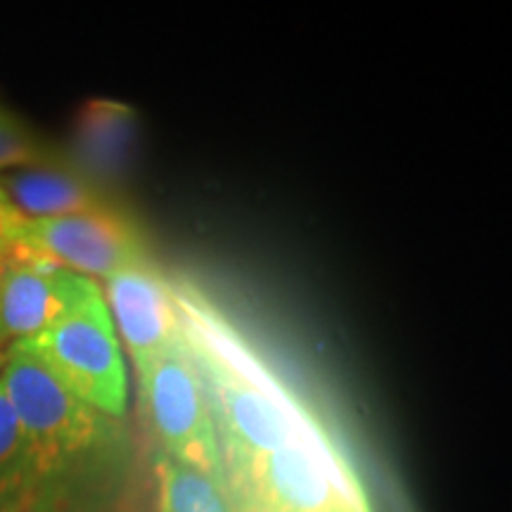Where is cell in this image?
<instances>
[{"label": "cell", "mask_w": 512, "mask_h": 512, "mask_svg": "<svg viewBox=\"0 0 512 512\" xmlns=\"http://www.w3.org/2000/svg\"><path fill=\"white\" fill-rule=\"evenodd\" d=\"M140 406L155 451L202 472L228 489L209 396L185 337L136 370Z\"/></svg>", "instance_id": "cell-1"}, {"label": "cell", "mask_w": 512, "mask_h": 512, "mask_svg": "<svg viewBox=\"0 0 512 512\" xmlns=\"http://www.w3.org/2000/svg\"><path fill=\"white\" fill-rule=\"evenodd\" d=\"M24 344L74 396L110 418H126L128 377L114 320L100 290Z\"/></svg>", "instance_id": "cell-2"}, {"label": "cell", "mask_w": 512, "mask_h": 512, "mask_svg": "<svg viewBox=\"0 0 512 512\" xmlns=\"http://www.w3.org/2000/svg\"><path fill=\"white\" fill-rule=\"evenodd\" d=\"M150 259L147 245L128 216L114 207L60 216V219L27 221L0 259L41 268L110 280L124 268Z\"/></svg>", "instance_id": "cell-3"}, {"label": "cell", "mask_w": 512, "mask_h": 512, "mask_svg": "<svg viewBox=\"0 0 512 512\" xmlns=\"http://www.w3.org/2000/svg\"><path fill=\"white\" fill-rule=\"evenodd\" d=\"M105 302L136 370L183 339L174 280L152 259L105 280Z\"/></svg>", "instance_id": "cell-4"}, {"label": "cell", "mask_w": 512, "mask_h": 512, "mask_svg": "<svg viewBox=\"0 0 512 512\" xmlns=\"http://www.w3.org/2000/svg\"><path fill=\"white\" fill-rule=\"evenodd\" d=\"M98 290L95 280L62 268L5 261L0 264V337L8 344L34 339Z\"/></svg>", "instance_id": "cell-5"}, {"label": "cell", "mask_w": 512, "mask_h": 512, "mask_svg": "<svg viewBox=\"0 0 512 512\" xmlns=\"http://www.w3.org/2000/svg\"><path fill=\"white\" fill-rule=\"evenodd\" d=\"M0 188L27 221L60 219L112 207L93 178L74 159L53 155L48 162L0 174Z\"/></svg>", "instance_id": "cell-6"}, {"label": "cell", "mask_w": 512, "mask_h": 512, "mask_svg": "<svg viewBox=\"0 0 512 512\" xmlns=\"http://www.w3.org/2000/svg\"><path fill=\"white\" fill-rule=\"evenodd\" d=\"M138 140V114L117 100L83 105L74 128V162L95 183H112L124 174Z\"/></svg>", "instance_id": "cell-7"}, {"label": "cell", "mask_w": 512, "mask_h": 512, "mask_svg": "<svg viewBox=\"0 0 512 512\" xmlns=\"http://www.w3.org/2000/svg\"><path fill=\"white\" fill-rule=\"evenodd\" d=\"M157 512H235L228 489L162 451L152 458Z\"/></svg>", "instance_id": "cell-8"}, {"label": "cell", "mask_w": 512, "mask_h": 512, "mask_svg": "<svg viewBox=\"0 0 512 512\" xmlns=\"http://www.w3.org/2000/svg\"><path fill=\"white\" fill-rule=\"evenodd\" d=\"M27 446L15 408L0 382V512H8L24 477Z\"/></svg>", "instance_id": "cell-9"}, {"label": "cell", "mask_w": 512, "mask_h": 512, "mask_svg": "<svg viewBox=\"0 0 512 512\" xmlns=\"http://www.w3.org/2000/svg\"><path fill=\"white\" fill-rule=\"evenodd\" d=\"M53 155L22 119L0 105V174L43 164Z\"/></svg>", "instance_id": "cell-10"}, {"label": "cell", "mask_w": 512, "mask_h": 512, "mask_svg": "<svg viewBox=\"0 0 512 512\" xmlns=\"http://www.w3.org/2000/svg\"><path fill=\"white\" fill-rule=\"evenodd\" d=\"M24 223H27V219L19 214V209L10 202V197L5 195V190L0 188V259L8 254L12 240H15V235L19 233V228H22Z\"/></svg>", "instance_id": "cell-11"}, {"label": "cell", "mask_w": 512, "mask_h": 512, "mask_svg": "<svg viewBox=\"0 0 512 512\" xmlns=\"http://www.w3.org/2000/svg\"><path fill=\"white\" fill-rule=\"evenodd\" d=\"M8 349H10V344L5 342L3 337H0V368H3V363H5V356H8Z\"/></svg>", "instance_id": "cell-12"}]
</instances>
